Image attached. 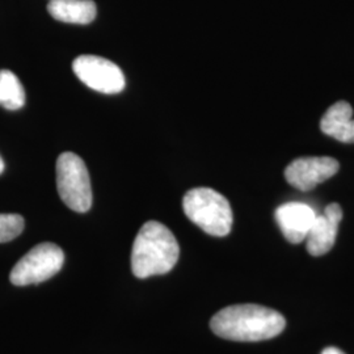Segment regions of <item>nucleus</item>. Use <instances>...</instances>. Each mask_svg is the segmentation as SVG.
Returning <instances> with one entry per match:
<instances>
[{
    "mask_svg": "<svg viewBox=\"0 0 354 354\" xmlns=\"http://www.w3.org/2000/svg\"><path fill=\"white\" fill-rule=\"evenodd\" d=\"M286 327L279 311L259 304H235L215 314L210 328L216 336L231 342H263L276 336Z\"/></svg>",
    "mask_w": 354,
    "mask_h": 354,
    "instance_id": "1",
    "label": "nucleus"
},
{
    "mask_svg": "<svg viewBox=\"0 0 354 354\" xmlns=\"http://www.w3.org/2000/svg\"><path fill=\"white\" fill-rule=\"evenodd\" d=\"M180 247L165 225L150 221L140 227L133 244L131 270L138 279L165 274L176 266Z\"/></svg>",
    "mask_w": 354,
    "mask_h": 354,
    "instance_id": "2",
    "label": "nucleus"
},
{
    "mask_svg": "<svg viewBox=\"0 0 354 354\" xmlns=\"http://www.w3.org/2000/svg\"><path fill=\"white\" fill-rule=\"evenodd\" d=\"M184 213L212 236H226L232 227V210L226 197L212 188H194L183 200Z\"/></svg>",
    "mask_w": 354,
    "mask_h": 354,
    "instance_id": "3",
    "label": "nucleus"
},
{
    "mask_svg": "<svg viewBox=\"0 0 354 354\" xmlns=\"http://www.w3.org/2000/svg\"><path fill=\"white\" fill-rule=\"evenodd\" d=\"M57 189L71 210L86 213L92 206L88 169L74 152H64L57 159Z\"/></svg>",
    "mask_w": 354,
    "mask_h": 354,
    "instance_id": "4",
    "label": "nucleus"
},
{
    "mask_svg": "<svg viewBox=\"0 0 354 354\" xmlns=\"http://www.w3.org/2000/svg\"><path fill=\"white\" fill-rule=\"evenodd\" d=\"M64 253L57 244L41 243L13 266L10 279L16 286L36 285L54 277L64 266Z\"/></svg>",
    "mask_w": 354,
    "mask_h": 354,
    "instance_id": "5",
    "label": "nucleus"
},
{
    "mask_svg": "<svg viewBox=\"0 0 354 354\" xmlns=\"http://www.w3.org/2000/svg\"><path fill=\"white\" fill-rule=\"evenodd\" d=\"M77 79L93 91L114 95L125 88V76L117 64L96 55H80L73 62Z\"/></svg>",
    "mask_w": 354,
    "mask_h": 354,
    "instance_id": "6",
    "label": "nucleus"
},
{
    "mask_svg": "<svg viewBox=\"0 0 354 354\" xmlns=\"http://www.w3.org/2000/svg\"><path fill=\"white\" fill-rule=\"evenodd\" d=\"M339 168V162L330 156H307L292 160L285 169V177L297 189L307 192L335 176Z\"/></svg>",
    "mask_w": 354,
    "mask_h": 354,
    "instance_id": "7",
    "label": "nucleus"
},
{
    "mask_svg": "<svg viewBox=\"0 0 354 354\" xmlns=\"http://www.w3.org/2000/svg\"><path fill=\"white\" fill-rule=\"evenodd\" d=\"M342 210L339 203H329L323 214L317 215L306 238L307 251L313 256H323L335 245Z\"/></svg>",
    "mask_w": 354,
    "mask_h": 354,
    "instance_id": "8",
    "label": "nucleus"
},
{
    "mask_svg": "<svg viewBox=\"0 0 354 354\" xmlns=\"http://www.w3.org/2000/svg\"><path fill=\"white\" fill-rule=\"evenodd\" d=\"M317 215L307 203H289L276 210V221L283 236L292 244H299L306 241Z\"/></svg>",
    "mask_w": 354,
    "mask_h": 354,
    "instance_id": "9",
    "label": "nucleus"
},
{
    "mask_svg": "<svg viewBox=\"0 0 354 354\" xmlns=\"http://www.w3.org/2000/svg\"><path fill=\"white\" fill-rule=\"evenodd\" d=\"M320 129L324 134L344 143H354L353 109L351 104L339 102L329 106L322 117Z\"/></svg>",
    "mask_w": 354,
    "mask_h": 354,
    "instance_id": "10",
    "label": "nucleus"
},
{
    "mask_svg": "<svg viewBox=\"0 0 354 354\" xmlns=\"http://www.w3.org/2000/svg\"><path fill=\"white\" fill-rule=\"evenodd\" d=\"M48 11L58 21L87 26L95 20L97 8L92 0H50Z\"/></svg>",
    "mask_w": 354,
    "mask_h": 354,
    "instance_id": "11",
    "label": "nucleus"
},
{
    "mask_svg": "<svg viewBox=\"0 0 354 354\" xmlns=\"http://www.w3.org/2000/svg\"><path fill=\"white\" fill-rule=\"evenodd\" d=\"M26 104V91L19 77L10 70H0V106L17 111Z\"/></svg>",
    "mask_w": 354,
    "mask_h": 354,
    "instance_id": "12",
    "label": "nucleus"
},
{
    "mask_svg": "<svg viewBox=\"0 0 354 354\" xmlns=\"http://www.w3.org/2000/svg\"><path fill=\"white\" fill-rule=\"evenodd\" d=\"M26 222L20 214H0V243L16 239L24 230Z\"/></svg>",
    "mask_w": 354,
    "mask_h": 354,
    "instance_id": "13",
    "label": "nucleus"
},
{
    "mask_svg": "<svg viewBox=\"0 0 354 354\" xmlns=\"http://www.w3.org/2000/svg\"><path fill=\"white\" fill-rule=\"evenodd\" d=\"M322 354H345L342 351H340L339 348H335V346H328L326 348Z\"/></svg>",
    "mask_w": 354,
    "mask_h": 354,
    "instance_id": "14",
    "label": "nucleus"
},
{
    "mask_svg": "<svg viewBox=\"0 0 354 354\" xmlns=\"http://www.w3.org/2000/svg\"><path fill=\"white\" fill-rule=\"evenodd\" d=\"M4 168H6V165H4V160H3V158L0 156V175L3 174V171H4Z\"/></svg>",
    "mask_w": 354,
    "mask_h": 354,
    "instance_id": "15",
    "label": "nucleus"
}]
</instances>
